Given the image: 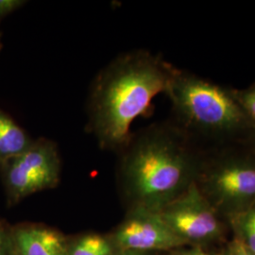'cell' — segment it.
Here are the masks:
<instances>
[{"label": "cell", "instance_id": "e0dca14e", "mask_svg": "<svg viewBox=\"0 0 255 255\" xmlns=\"http://www.w3.org/2000/svg\"><path fill=\"white\" fill-rule=\"evenodd\" d=\"M146 254H137V253H125V255H146Z\"/></svg>", "mask_w": 255, "mask_h": 255}, {"label": "cell", "instance_id": "2e32d148", "mask_svg": "<svg viewBox=\"0 0 255 255\" xmlns=\"http://www.w3.org/2000/svg\"><path fill=\"white\" fill-rule=\"evenodd\" d=\"M0 255H7L6 241H5V237H4V234H3L1 228H0Z\"/></svg>", "mask_w": 255, "mask_h": 255}, {"label": "cell", "instance_id": "7a4b0ae2", "mask_svg": "<svg viewBox=\"0 0 255 255\" xmlns=\"http://www.w3.org/2000/svg\"><path fill=\"white\" fill-rule=\"evenodd\" d=\"M121 190L130 208L160 211L196 182L201 162L172 121L132 133L119 153Z\"/></svg>", "mask_w": 255, "mask_h": 255}, {"label": "cell", "instance_id": "277c9868", "mask_svg": "<svg viewBox=\"0 0 255 255\" xmlns=\"http://www.w3.org/2000/svg\"><path fill=\"white\" fill-rule=\"evenodd\" d=\"M196 183L218 213L229 216L255 202V155H230L201 164Z\"/></svg>", "mask_w": 255, "mask_h": 255}, {"label": "cell", "instance_id": "d6986e66", "mask_svg": "<svg viewBox=\"0 0 255 255\" xmlns=\"http://www.w3.org/2000/svg\"><path fill=\"white\" fill-rule=\"evenodd\" d=\"M1 47H2V44H1V40H0V49H1Z\"/></svg>", "mask_w": 255, "mask_h": 255}, {"label": "cell", "instance_id": "ba28073f", "mask_svg": "<svg viewBox=\"0 0 255 255\" xmlns=\"http://www.w3.org/2000/svg\"><path fill=\"white\" fill-rule=\"evenodd\" d=\"M13 243L18 255H67L64 237L51 229L30 226L18 229Z\"/></svg>", "mask_w": 255, "mask_h": 255}, {"label": "cell", "instance_id": "9a60e30c", "mask_svg": "<svg viewBox=\"0 0 255 255\" xmlns=\"http://www.w3.org/2000/svg\"><path fill=\"white\" fill-rule=\"evenodd\" d=\"M228 249L230 255H255L236 237H234L233 241L229 244Z\"/></svg>", "mask_w": 255, "mask_h": 255}, {"label": "cell", "instance_id": "ac0fdd59", "mask_svg": "<svg viewBox=\"0 0 255 255\" xmlns=\"http://www.w3.org/2000/svg\"><path fill=\"white\" fill-rule=\"evenodd\" d=\"M254 155H255V141H254Z\"/></svg>", "mask_w": 255, "mask_h": 255}, {"label": "cell", "instance_id": "7c38bea8", "mask_svg": "<svg viewBox=\"0 0 255 255\" xmlns=\"http://www.w3.org/2000/svg\"><path fill=\"white\" fill-rule=\"evenodd\" d=\"M234 93L247 118L255 126V83L244 90H234Z\"/></svg>", "mask_w": 255, "mask_h": 255}, {"label": "cell", "instance_id": "52a82bcc", "mask_svg": "<svg viewBox=\"0 0 255 255\" xmlns=\"http://www.w3.org/2000/svg\"><path fill=\"white\" fill-rule=\"evenodd\" d=\"M113 240L124 253L148 254L188 246L165 224L159 212L141 207L129 209Z\"/></svg>", "mask_w": 255, "mask_h": 255}, {"label": "cell", "instance_id": "8992f818", "mask_svg": "<svg viewBox=\"0 0 255 255\" xmlns=\"http://www.w3.org/2000/svg\"><path fill=\"white\" fill-rule=\"evenodd\" d=\"M158 212L174 234L188 245L209 246L219 241L223 234L219 213L196 182Z\"/></svg>", "mask_w": 255, "mask_h": 255}, {"label": "cell", "instance_id": "5b68a950", "mask_svg": "<svg viewBox=\"0 0 255 255\" xmlns=\"http://www.w3.org/2000/svg\"><path fill=\"white\" fill-rule=\"evenodd\" d=\"M5 181L13 201L55 187L61 173V156L57 143L46 137L32 141L22 153L2 164Z\"/></svg>", "mask_w": 255, "mask_h": 255}, {"label": "cell", "instance_id": "4fadbf2b", "mask_svg": "<svg viewBox=\"0 0 255 255\" xmlns=\"http://www.w3.org/2000/svg\"><path fill=\"white\" fill-rule=\"evenodd\" d=\"M207 246H194L188 245L181 248V251L177 252L175 255H230L228 247L225 250L210 251Z\"/></svg>", "mask_w": 255, "mask_h": 255}, {"label": "cell", "instance_id": "6da1fadb", "mask_svg": "<svg viewBox=\"0 0 255 255\" xmlns=\"http://www.w3.org/2000/svg\"><path fill=\"white\" fill-rule=\"evenodd\" d=\"M176 70L160 56L131 50L96 75L86 101V130L101 149L118 154L127 145L131 124L149 114L153 99L166 93Z\"/></svg>", "mask_w": 255, "mask_h": 255}, {"label": "cell", "instance_id": "30bf717a", "mask_svg": "<svg viewBox=\"0 0 255 255\" xmlns=\"http://www.w3.org/2000/svg\"><path fill=\"white\" fill-rule=\"evenodd\" d=\"M67 255H125L113 239L101 235H85L68 246Z\"/></svg>", "mask_w": 255, "mask_h": 255}, {"label": "cell", "instance_id": "8fae6325", "mask_svg": "<svg viewBox=\"0 0 255 255\" xmlns=\"http://www.w3.org/2000/svg\"><path fill=\"white\" fill-rule=\"evenodd\" d=\"M235 237L255 255V202L228 217Z\"/></svg>", "mask_w": 255, "mask_h": 255}, {"label": "cell", "instance_id": "3957f363", "mask_svg": "<svg viewBox=\"0 0 255 255\" xmlns=\"http://www.w3.org/2000/svg\"><path fill=\"white\" fill-rule=\"evenodd\" d=\"M165 95L172 105V122L190 138L196 134L222 140L255 130L234 89L177 69Z\"/></svg>", "mask_w": 255, "mask_h": 255}, {"label": "cell", "instance_id": "9c48e42d", "mask_svg": "<svg viewBox=\"0 0 255 255\" xmlns=\"http://www.w3.org/2000/svg\"><path fill=\"white\" fill-rule=\"evenodd\" d=\"M33 139L14 120L0 110V163L25 151Z\"/></svg>", "mask_w": 255, "mask_h": 255}, {"label": "cell", "instance_id": "5bb4252c", "mask_svg": "<svg viewBox=\"0 0 255 255\" xmlns=\"http://www.w3.org/2000/svg\"><path fill=\"white\" fill-rule=\"evenodd\" d=\"M25 4L26 1L21 0H0V20Z\"/></svg>", "mask_w": 255, "mask_h": 255}]
</instances>
